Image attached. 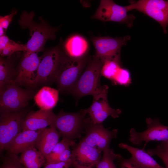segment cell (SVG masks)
<instances>
[{
  "instance_id": "obj_1",
  "label": "cell",
  "mask_w": 168,
  "mask_h": 168,
  "mask_svg": "<svg viewBox=\"0 0 168 168\" xmlns=\"http://www.w3.org/2000/svg\"><path fill=\"white\" fill-rule=\"evenodd\" d=\"M34 13L24 11L22 13L19 23L23 29H28L31 36L25 44V51L24 52L38 53L43 50L46 41L54 40L58 28L53 27L40 17V22L38 23L33 21Z\"/></svg>"
},
{
  "instance_id": "obj_2",
  "label": "cell",
  "mask_w": 168,
  "mask_h": 168,
  "mask_svg": "<svg viewBox=\"0 0 168 168\" xmlns=\"http://www.w3.org/2000/svg\"><path fill=\"white\" fill-rule=\"evenodd\" d=\"M102 63L95 55L90 58L77 81L68 92L78 97L92 96L102 87L100 79Z\"/></svg>"
},
{
  "instance_id": "obj_3",
  "label": "cell",
  "mask_w": 168,
  "mask_h": 168,
  "mask_svg": "<svg viewBox=\"0 0 168 168\" xmlns=\"http://www.w3.org/2000/svg\"><path fill=\"white\" fill-rule=\"evenodd\" d=\"M90 58H73L63 54L54 81L59 90L69 92L75 84Z\"/></svg>"
},
{
  "instance_id": "obj_4",
  "label": "cell",
  "mask_w": 168,
  "mask_h": 168,
  "mask_svg": "<svg viewBox=\"0 0 168 168\" xmlns=\"http://www.w3.org/2000/svg\"><path fill=\"white\" fill-rule=\"evenodd\" d=\"M85 110L76 113L61 111L55 115L53 124L60 136L73 140L78 138L86 123Z\"/></svg>"
},
{
  "instance_id": "obj_5",
  "label": "cell",
  "mask_w": 168,
  "mask_h": 168,
  "mask_svg": "<svg viewBox=\"0 0 168 168\" xmlns=\"http://www.w3.org/2000/svg\"><path fill=\"white\" fill-rule=\"evenodd\" d=\"M0 151L6 150L10 143L22 130L26 116L21 110L15 112H0Z\"/></svg>"
},
{
  "instance_id": "obj_6",
  "label": "cell",
  "mask_w": 168,
  "mask_h": 168,
  "mask_svg": "<svg viewBox=\"0 0 168 168\" xmlns=\"http://www.w3.org/2000/svg\"><path fill=\"white\" fill-rule=\"evenodd\" d=\"M0 112H15L22 110L28 105L33 93L23 89L18 84L12 83L1 91Z\"/></svg>"
},
{
  "instance_id": "obj_7",
  "label": "cell",
  "mask_w": 168,
  "mask_h": 168,
  "mask_svg": "<svg viewBox=\"0 0 168 168\" xmlns=\"http://www.w3.org/2000/svg\"><path fill=\"white\" fill-rule=\"evenodd\" d=\"M128 12L136 10L151 17L162 27L164 33H167L168 25V0H139L131 1L126 6Z\"/></svg>"
},
{
  "instance_id": "obj_8",
  "label": "cell",
  "mask_w": 168,
  "mask_h": 168,
  "mask_svg": "<svg viewBox=\"0 0 168 168\" xmlns=\"http://www.w3.org/2000/svg\"><path fill=\"white\" fill-rule=\"evenodd\" d=\"M108 88L107 85L103 86L100 90L93 95L91 105L85 109L91 122L94 124H101L109 116L113 118H117L121 113L120 109H113L109 105L107 98Z\"/></svg>"
},
{
  "instance_id": "obj_9",
  "label": "cell",
  "mask_w": 168,
  "mask_h": 168,
  "mask_svg": "<svg viewBox=\"0 0 168 168\" xmlns=\"http://www.w3.org/2000/svg\"><path fill=\"white\" fill-rule=\"evenodd\" d=\"M63 54L58 46L47 51L40 57L33 86L54 81Z\"/></svg>"
},
{
  "instance_id": "obj_10",
  "label": "cell",
  "mask_w": 168,
  "mask_h": 168,
  "mask_svg": "<svg viewBox=\"0 0 168 168\" xmlns=\"http://www.w3.org/2000/svg\"><path fill=\"white\" fill-rule=\"evenodd\" d=\"M126 6L119 5L111 0H102L95 14L91 17L104 22L114 21L126 24L131 27L135 19L134 16L128 14Z\"/></svg>"
},
{
  "instance_id": "obj_11",
  "label": "cell",
  "mask_w": 168,
  "mask_h": 168,
  "mask_svg": "<svg viewBox=\"0 0 168 168\" xmlns=\"http://www.w3.org/2000/svg\"><path fill=\"white\" fill-rule=\"evenodd\" d=\"M147 128L139 132L134 128L129 131L128 140L133 144L141 145L143 142L146 144L151 141H161L168 140V126L162 124L158 118H148L146 119Z\"/></svg>"
},
{
  "instance_id": "obj_12",
  "label": "cell",
  "mask_w": 168,
  "mask_h": 168,
  "mask_svg": "<svg viewBox=\"0 0 168 168\" xmlns=\"http://www.w3.org/2000/svg\"><path fill=\"white\" fill-rule=\"evenodd\" d=\"M130 39L129 36L119 38L93 37L91 41L96 49L95 55L103 63L111 59L120 58L122 47Z\"/></svg>"
},
{
  "instance_id": "obj_13",
  "label": "cell",
  "mask_w": 168,
  "mask_h": 168,
  "mask_svg": "<svg viewBox=\"0 0 168 168\" xmlns=\"http://www.w3.org/2000/svg\"><path fill=\"white\" fill-rule=\"evenodd\" d=\"M86 128L83 139L89 145L101 152L110 147L111 140L117 137L118 132L117 129L110 131L101 124H95L91 122Z\"/></svg>"
},
{
  "instance_id": "obj_14",
  "label": "cell",
  "mask_w": 168,
  "mask_h": 168,
  "mask_svg": "<svg viewBox=\"0 0 168 168\" xmlns=\"http://www.w3.org/2000/svg\"><path fill=\"white\" fill-rule=\"evenodd\" d=\"M40 58L37 53L24 52L17 75L12 83L20 86H33Z\"/></svg>"
},
{
  "instance_id": "obj_15",
  "label": "cell",
  "mask_w": 168,
  "mask_h": 168,
  "mask_svg": "<svg viewBox=\"0 0 168 168\" xmlns=\"http://www.w3.org/2000/svg\"><path fill=\"white\" fill-rule=\"evenodd\" d=\"M55 115L52 110L40 109L31 112L25 116L22 124V131H38L47 128L53 124Z\"/></svg>"
},
{
  "instance_id": "obj_16",
  "label": "cell",
  "mask_w": 168,
  "mask_h": 168,
  "mask_svg": "<svg viewBox=\"0 0 168 168\" xmlns=\"http://www.w3.org/2000/svg\"><path fill=\"white\" fill-rule=\"evenodd\" d=\"M101 152L89 145L82 138L72 150L71 158L82 165L94 166L101 159Z\"/></svg>"
},
{
  "instance_id": "obj_17",
  "label": "cell",
  "mask_w": 168,
  "mask_h": 168,
  "mask_svg": "<svg viewBox=\"0 0 168 168\" xmlns=\"http://www.w3.org/2000/svg\"><path fill=\"white\" fill-rule=\"evenodd\" d=\"M42 130L36 131H22L13 139L7 148L6 150L8 155L17 156L28 148L35 146Z\"/></svg>"
},
{
  "instance_id": "obj_18",
  "label": "cell",
  "mask_w": 168,
  "mask_h": 168,
  "mask_svg": "<svg viewBox=\"0 0 168 168\" xmlns=\"http://www.w3.org/2000/svg\"><path fill=\"white\" fill-rule=\"evenodd\" d=\"M60 136L53 124L42 130L35 147L45 157L51 153Z\"/></svg>"
},
{
  "instance_id": "obj_19",
  "label": "cell",
  "mask_w": 168,
  "mask_h": 168,
  "mask_svg": "<svg viewBox=\"0 0 168 168\" xmlns=\"http://www.w3.org/2000/svg\"><path fill=\"white\" fill-rule=\"evenodd\" d=\"M120 148L125 149L131 154L130 158L145 168H165L160 165L150 155L144 150L133 147L127 144L121 143Z\"/></svg>"
},
{
  "instance_id": "obj_20",
  "label": "cell",
  "mask_w": 168,
  "mask_h": 168,
  "mask_svg": "<svg viewBox=\"0 0 168 168\" xmlns=\"http://www.w3.org/2000/svg\"><path fill=\"white\" fill-rule=\"evenodd\" d=\"M59 91L48 86L41 88L34 96L36 105L40 109L50 110L56 105L58 100Z\"/></svg>"
},
{
  "instance_id": "obj_21",
  "label": "cell",
  "mask_w": 168,
  "mask_h": 168,
  "mask_svg": "<svg viewBox=\"0 0 168 168\" xmlns=\"http://www.w3.org/2000/svg\"><path fill=\"white\" fill-rule=\"evenodd\" d=\"M88 47L86 40L82 36L75 35L68 39L64 45V48L68 56L78 58L85 55Z\"/></svg>"
},
{
  "instance_id": "obj_22",
  "label": "cell",
  "mask_w": 168,
  "mask_h": 168,
  "mask_svg": "<svg viewBox=\"0 0 168 168\" xmlns=\"http://www.w3.org/2000/svg\"><path fill=\"white\" fill-rule=\"evenodd\" d=\"M25 168H40L46 159L35 146L30 147L23 151L19 157Z\"/></svg>"
},
{
  "instance_id": "obj_23",
  "label": "cell",
  "mask_w": 168,
  "mask_h": 168,
  "mask_svg": "<svg viewBox=\"0 0 168 168\" xmlns=\"http://www.w3.org/2000/svg\"><path fill=\"white\" fill-rule=\"evenodd\" d=\"M10 58H0V91L12 83L14 80L15 71Z\"/></svg>"
},
{
  "instance_id": "obj_24",
  "label": "cell",
  "mask_w": 168,
  "mask_h": 168,
  "mask_svg": "<svg viewBox=\"0 0 168 168\" xmlns=\"http://www.w3.org/2000/svg\"><path fill=\"white\" fill-rule=\"evenodd\" d=\"M102 158L95 166L96 168H116L114 163L116 159H121L122 156L115 154L114 151L108 148L103 152Z\"/></svg>"
},
{
  "instance_id": "obj_25",
  "label": "cell",
  "mask_w": 168,
  "mask_h": 168,
  "mask_svg": "<svg viewBox=\"0 0 168 168\" xmlns=\"http://www.w3.org/2000/svg\"><path fill=\"white\" fill-rule=\"evenodd\" d=\"M120 58L109 60L102 63L101 75L107 79L112 80L119 68Z\"/></svg>"
},
{
  "instance_id": "obj_26",
  "label": "cell",
  "mask_w": 168,
  "mask_h": 168,
  "mask_svg": "<svg viewBox=\"0 0 168 168\" xmlns=\"http://www.w3.org/2000/svg\"><path fill=\"white\" fill-rule=\"evenodd\" d=\"M25 51V44H21L15 42L11 40L9 43L2 49L0 50L1 57L7 56L10 58L14 53L19 52Z\"/></svg>"
},
{
  "instance_id": "obj_27",
  "label": "cell",
  "mask_w": 168,
  "mask_h": 168,
  "mask_svg": "<svg viewBox=\"0 0 168 168\" xmlns=\"http://www.w3.org/2000/svg\"><path fill=\"white\" fill-rule=\"evenodd\" d=\"M112 81L115 84L128 86L131 83L130 72L127 69L121 67Z\"/></svg>"
},
{
  "instance_id": "obj_28",
  "label": "cell",
  "mask_w": 168,
  "mask_h": 168,
  "mask_svg": "<svg viewBox=\"0 0 168 168\" xmlns=\"http://www.w3.org/2000/svg\"><path fill=\"white\" fill-rule=\"evenodd\" d=\"M69 148L58 154L50 153L45 157L46 163H58L66 161L71 158Z\"/></svg>"
},
{
  "instance_id": "obj_29",
  "label": "cell",
  "mask_w": 168,
  "mask_h": 168,
  "mask_svg": "<svg viewBox=\"0 0 168 168\" xmlns=\"http://www.w3.org/2000/svg\"><path fill=\"white\" fill-rule=\"evenodd\" d=\"M0 168H25L17 156L8 155L3 160Z\"/></svg>"
},
{
  "instance_id": "obj_30",
  "label": "cell",
  "mask_w": 168,
  "mask_h": 168,
  "mask_svg": "<svg viewBox=\"0 0 168 168\" xmlns=\"http://www.w3.org/2000/svg\"><path fill=\"white\" fill-rule=\"evenodd\" d=\"M75 144V142L73 140L63 138L61 141L57 143L51 153L56 154L61 153L69 149L70 147Z\"/></svg>"
},
{
  "instance_id": "obj_31",
  "label": "cell",
  "mask_w": 168,
  "mask_h": 168,
  "mask_svg": "<svg viewBox=\"0 0 168 168\" xmlns=\"http://www.w3.org/2000/svg\"><path fill=\"white\" fill-rule=\"evenodd\" d=\"M147 152L151 156L154 155L158 156L164 163L165 168H168V153L162 149L160 145L154 148L147 150Z\"/></svg>"
},
{
  "instance_id": "obj_32",
  "label": "cell",
  "mask_w": 168,
  "mask_h": 168,
  "mask_svg": "<svg viewBox=\"0 0 168 168\" xmlns=\"http://www.w3.org/2000/svg\"><path fill=\"white\" fill-rule=\"evenodd\" d=\"M73 160L71 158L68 161L58 163H45L44 168H69L72 166Z\"/></svg>"
},
{
  "instance_id": "obj_33",
  "label": "cell",
  "mask_w": 168,
  "mask_h": 168,
  "mask_svg": "<svg viewBox=\"0 0 168 168\" xmlns=\"http://www.w3.org/2000/svg\"><path fill=\"white\" fill-rule=\"evenodd\" d=\"M16 11H12L11 14L4 16L0 17V27H2L6 31L10 23L12 21L13 17L16 14Z\"/></svg>"
},
{
  "instance_id": "obj_34",
  "label": "cell",
  "mask_w": 168,
  "mask_h": 168,
  "mask_svg": "<svg viewBox=\"0 0 168 168\" xmlns=\"http://www.w3.org/2000/svg\"><path fill=\"white\" fill-rule=\"evenodd\" d=\"M120 168H145L135 163L130 158L121 159Z\"/></svg>"
},
{
  "instance_id": "obj_35",
  "label": "cell",
  "mask_w": 168,
  "mask_h": 168,
  "mask_svg": "<svg viewBox=\"0 0 168 168\" xmlns=\"http://www.w3.org/2000/svg\"><path fill=\"white\" fill-rule=\"evenodd\" d=\"M11 40L5 35L0 36V50L3 49Z\"/></svg>"
},
{
  "instance_id": "obj_36",
  "label": "cell",
  "mask_w": 168,
  "mask_h": 168,
  "mask_svg": "<svg viewBox=\"0 0 168 168\" xmlns=\"http://www.w3.org/2000/svg\"><path fill=\"white\" fill-rule=\"evenodd\" d=\"M74 168H91L93 166L89 165H83L79 164L76 161L73 160L72 166Z\"/></svg>"
},
{
  "instance_id": "obj_37",
  "label": "cell",
  "mask_w": 168,
  "mask_h": 168,
  "mask_svg": "<svg viewBox=\"0 0 168 168\" xmlns=\"http://www.w3.org/2000/svg\"><path fill=\"white\" fill-rule=\"evenodd\" d=\"M162 149L166 152L168 153V140L162 142L160 144Z\"/></svg>"
}]
</instances>
